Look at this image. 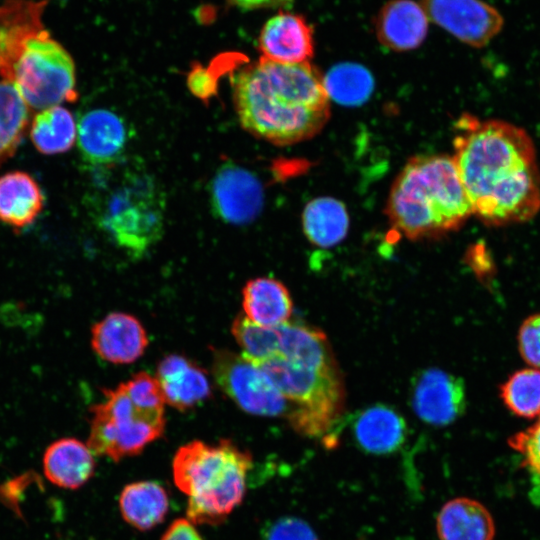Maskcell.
<instances>
[{
	"label": "cell",
	"mask_w": 540,
	"mask_h": 540,
	"mask_svg": "<svg viewBox=\"0 0 540 540\" xmlns=\"http://www.w3.org/2000/svg\"><path fill=\"white\" fill-rule=\"evenodd\" d=\"M44 204L42 191L26 172L12 171L0 176V221L17 229L30 225Z\"/></svg>",
	"instance_id": "cell-22"
},
{
	"label": "cell",
	"mask_w": 540,
	"mask_h": 540,
	"mask_svg": "<svg viewBox=\"0 0 540 540\" xmlns=\"http://www.w3.org/2000/svg\"><path fill=\"white\" fill-rule=\"evenodd\" d=\"M265 540H318L312 528L296 517H283L269 525Z\"/></svg>",
	"instance_id": "cell-31"
},
{
	"label": "cell",
	"mask_w": 540,
	"mask_h": 540,
	"mask_svg": "<svg viewBox=\"0 0 540 540\" xmlns=\"http://www.w3.org/2000/svg\"><path fill=\"white\" fill-rule=\"evenodd\" d=\"M436 531L439 540H494L496 533L487 507L468 497L451 499L442 506Z\"/></svg>",
	"instance_id": "cell-20"
},
{
	"label": "cell",
	"mask_w": 540,
	"mask_h": 540,
	"mask_svg": "<svg viewBox=\"0 0 540 540\" xmlns=\"http://www.w3.org/2000/svg\"><path fill=\"white\" fill-rule=\"evenodd\" d=\"M499 390L504 405L513 414L526 419L540 415V369L530 367L515 371Z\"/></svg>",
	"instance_id": "cell-28"
},
{
	"label": "cell",
	"mask_w": 540,
	"mask_h": 540,
	"mask_svg": "<svg viewBox=\"0 0 540 540\" xmlns=\"http://www.w3.org/2000/svg\"><path fill=\"white\" fill-rule=\"evenodd\" d=\"M327 95L338 103L356 106L368 99L374 88L370 72L355 63H341L323 77Z\"/></svg>",
	"instance_id": "cell-27"
},
{
	"label": "cell",
	"mask_w": 540,
	"mask_h": 540,
	"mask_svg": "<svg viewBox=\"0 0 540 540\" xmlns=\"http://www.w3.org/2000/svg\"><path fill=\"white\" fill-rule=\"evenodd\" d=\"M428 21L420 3L413 0H390L376 16V36L379 42L390 50L410 51L425 40Z\"/></svg>",
	"instance_id": "cell-16"
},
{
	"label": "cell",
	"mask_w": 540,
	"mask_h": 540,
	"mask_svg": "<svg viewBox=\"0 0 540 540\" xmlns=\"http://www.w3.org/2000/svg\"><path fill=\"white\" fill-rule=\"evenodd\" d=\"M303 231L314 245L329 248L347 235L349 216L345 205L332 197L311 200L302 214Z\"/></svg>",
	"instance_id": "cell-24"
},
{
	"label": "cell",
	"mask_w": 540,
	"mask_h": 540,
	"mask_svg": "<svg viewBox=\"0 0 540 540\" xmlns=\"http://www.w3.org/2000/svg\"><path fill=\"white\" fill-rule=\"evenodd\" d=\"M472 259V268L482 281H487L492 277L494 268L485 250L477 247V250H473Z\"/></svg>",
	"instance_id": "cell-34"
},
{
	"label": "cell",
	"mask_w": 540,
	"mask_h": 540,
	"mask_svg": "<svg viewBox=\"0 0 540 540\" xmlns=\"http://www.w3.org/2000/svg\"><path fill=\"white\" fill-rule=\"evenodd\" d=\"M252 460L250 452L227 439L181 446L172 474L176 487L188 497L187 519L198 525L223 523L244 498Z\"/></svg>",
	"instance_id": "cell-6"
},
{
	"label": "cell",
	"mask_w": 540,
	"mask_h": 540,
	"mask_svg": "<svg viewBox=\"0 0 540 540\" xmlns=\"http://www.w3.org/2000/svg\"><path fill=\"white\" fill-rule=\"evenodd\" d=\"M188 86L193 94L206 99L215 92V84L206 69L198 67L193 69L188 76Z\"/></svg>",
	"instance_id": "cell-32"
},
{
	"label": "cell",
	"mask_w": 540,
	"mask_h": 540,
	"mask_svg": "<svg viewBox=\"0 0 540 540\" xmlns=\"http://www.w3.org/2000/svg\"><path fill=\"white\" fill-rule=\"evenodd\" d=\"M96 463L89 446L73 437L52 442L43 455V471L54 485L78 489L94 475Z\"/></svg>",
	"instance_id": "cell-19"
},
{
	"label": "cell",
	"mask_w": 540,
	"mask_h": 540,
	"mask_svg": "<svg viewBox=\"0 0 540 540\" xmlns=\"http://www.w3.org/2000/svg\"><path fill=\"white\" fill-rule=\"evenodd\" d=\"M49 1L6 0L0 5V76L37 111L78 97L74 60L43 22Z\"/></svg>",
	"instance_id": "cell-4"
},
{
	"label": "cell",
	"mask_w": 540,
	"mask_h": 540,
	"mask_svg": "<svg viewBox=\"0 0 540 540\" xmlns=\"http://www.w3.org/2000/svg\"><path fill=\"white\" fill-rule=\"evenodd\" d=\"M410 402L415 414L425 423L449 425L465 411L464 382L439 368L424 369L412 379Z\"/></svg>",
	"instance_id": "cell-12"
},
{
	"label": "cell",
	"mask_w": 540,
	"mask_h": 540,
	"mask_svg": "<svg viewBox=\"0 0 540 540\" xmlns=\"http://www.w3.org/2000/svg\"><path fill=\"white\" fill-rule=\"evenodd\" d=\"M77 146L82 158L91 165L112 167L118 164L128 141L124 120L107 109L84 113L77 124Z\"/></svg>",
	"instance_id": "cell-13"
},
{
	"label": "cell",
	"mask_w": 540,
	"mask_h": 540,
	"mask_svg": "<svg viewBox=\"0 0 540 540\" xmlns=\"http://www.w3.org/2000/svg\"><path fill=\"white\" fill-rule=\"evenodd\" d=\"M274 353L255 364L289 404L290 426L306 437L324 436L345 408V386L328 339L321 330L297 322L277 326Z\"/></svg>",
	"instance_id": "cell-3"
},
{
	"label": "cell",
	"mask_w": 540,
	"mask_h": 540,
	"mask_svg": "<svg viewBox=\"0 0 540 540\" xmlns=\"http://www.w3.org/2000/svg\"><path fill=\"white\" fill-rule=\"evenodd\" d=\"M386 213L393 227L412 240L460 228L473 213L453 157L411 158L391 187Z\"/></svg>",
	"instance_id": "cell-5"
},
{
	"label": "cell",
	"mask_w": 540,
	"mask_h": 540,
	"mask_svg": "<svg viewBox=\"0 0 540 540\" xmlns=\"http://www.w3.org/2000/svg\"><path fill=\"white\" fill-rule=\"evenodd\" d=\"M508 445L521 456L522 466L540 479V415L532 425L513 434Z\"/></svg>",
	"instance_id": "cell-29"
},
{
	"label": "cell",
	"mask_w": 540,
	"mask_h": 540,
	"mask_svg": "<svg viewBox=\"0 0 540 540\" xmlns=\"http://www.w3.org/2000/svg\"><path fill=\"white\" fill-rule=\"evenodd\" d=\"M429 20L472 47L487 45L502 29L500 12L482 0H422Z\"/></svg>",
	"instance_id": "cell-10"
},
{
	"label": "cell",
	"mask_w": 540,
	"mask_h": 540,
	"mask_svg": "<svg viewBox=\"0 0 540 540\" xmlns=\"http://www.w3.org/2000/svg\"><path fill=\"white\" fill-rule=\"evenodd\" d=\"M76 136L77 125L73 115L60 105L38 111L31 123V141L44 155L68 151L75 143Z\"/></svg>",
	"instance_id": "cell-25"
},
{
	"label": "cell",
	"mask_w": 540,
	"mask_h": 540,
	"mask_svg": "<svg viewBox=\"0 0 540 540\" xmlns=\"http://www.w3.org/2000/svg\"><path fill=\"white\" fill-rule=\"evenodd\" d=\"M230 5L242 10L275 8L286 6L293 0H226Z\"/></svg>",
	"instance_id": "cell-35"
},
{
	"label": "cell",
	"mask_w": 540,
	"mask_h": 540,
	"mask_svg": "<svg viewBox=\"0 0 540 540\" xmlns=\"http://www.w3.org/2000/svg\"><path fill=\"white\" fill-rule=\"evenodd\" d=\"M352 433L360 449L384 455L399 450L403 445L407 437V424L393 407L375 404L354 415Z\"/></svg>",
	"instance_id": "cell-18"
},
{
	"label": "cell",
	"mask_w": 540,
	"mask_h": 540,
	"mask_svg": "<svg viewBox=\"0 0 540 540\" xmlns=\"http://www.w3.org/2000/svg\"><path fill=\"white\" fill-rule=\"evenodd\" d=\"M517 341L523 360L531 367L540 369V313L533 314L522 322Z\"/></svg>",
	"instance_id": "cell-30"
},
{
	"label": "cell",
	"mask_w": 540,
	"mask_h": 540,
	"mask_svg": "<svg viewBox=\"0 0 540 540\" xmlns=\"http://www.w3.org/2000/svg\"><path fill=\"white\" fill-rule=\"evenodd\" d=\"M244 316L263 327H276L289 321L293 302L286 286L271 277L249 280L242 290Z\"/></svg>",
	"instance_id": "cell-21"
},
{
	"label": "cell",
	"mask_w": 540,
	"mask_h": 540,
	"mask_svg": "<svg viewBox=\"0 0 540 540\" xmlns=\"http://www.w3.org/2000/svg\"><path fill=\"white\" fill-rule=\"evenodd\" d=\"M209 195L216 217L234 225L255 220L264 202L263 187L257 176L232 162L217 169L209 186Z\"/></svg>",
	"instance_id": "cell-11"
},
{
	"label": "cell",
	"mask_w": 540,
	"mask_h": 540,
	"mask_svg": "<svg viewBox=\"0 0 540 540\" xmlns=\"http://www.w3.org/2000/svg\"><path fill=\"white\" fill-rule=\"evenodd\" d=\"M122 518L140 531H148L164 521L169 511L166 489L156 481L126 485L119 497Z\"/></svg>",
	"instance_id": "cell-23"
},
{
	"label": "cell",
	"mask_w": 540,
	"mask_h": 540,
	"mask_svg": "<svg viewBox=\"0 0 540 540\" xmlns=\"http://www.w3.org/2000/svg\"><path fill=\"white\" fill-rule=\"evenodd\" d=\"M29 108L16 88L0 80V165L11 157L27 129Z\"/></svg>",
	"instance_id": "cell-26"
},
{
	"label": "cell",
	"mask_w": 540,
	"mask_h": 540,
	"mask_svg": "<svg viewBox=\"0 0 540 540\" xmlns=\"http://www.w3.org/2000/svg\"><path fill=\"white\" fill-rule=\"evenodd\" d=\"M104 399L91 408L87 445L113 461L140 454L165 430L164 410L136 404L123 384L103 390Z\"/></svg>",
	"instance_id": "cell-8"
},
{
	"label": "cell",
	"mask_w": 540,
	"mask_h": 540,
	"mask_svg": "<svg viewBox=\"0 0 540 540\" xmlns=\"http://www.w3.org/2000/svg\"><path fill=\"white\" fill-rule=\"evenodd\" d=\"M212 374L217 386L243 411L265 417L287 415V400L263 370L242 354L213 349Z\"/></svg>",
	"instance_id": "cell-9"
},
{
	"label": "cell",
	"mask_w": 540,
	"mask_h": 540,
	"mask_svg": "<svg viewBox=\"0 0 540 540\" xmlns=\"http://www.w3.org/2000/svg\"><path fill=\"white\" fill-rule=\"evenodd\" d=\"M455 161L472 213L488 226L529 221L540 210V170L528 133L502 120L462 118Z\"/></svg>",
	"instance_id": "cell-1"
},
{
	"label": "cell",
	"mask_w": 540,
	"mask_h": 540,
	"mask_svg": "<svg viewBox=\"0 0 540 540\" xmlns=\"http://www.w3.org/2000/svg\"><path fill=\"white\" fill-rule=\"evenodd\" d=\"M261 57L282 64L310 62L314 55L313 29L299 14L280 12L262 27L258 37Z\"/></svg>",
	"instance_id": "cell-14"
},
{
	"label": "cell",
	"mask_w": 540,
	"mask_h": 540,
	"mask_svg": "<svg viewBox=\"0 0 540 540\" xmlns=\"http://www.w3.org/2000/svg\"><path fill=\"white\" fill-rule=\"evenodd\" d=\"M91 346L100 358L109 363L130 364L144 354L148 336L137 318L113 312L93 325Z\"/></svg>",
	"instance_id": "cell-15"
},
{
	"label": "cell",
	"mask_w": 540,
	"mask_h": 540,
	"mask_svg": "<svg viewBox=\"0 0 540 540\" xmlns=\"http://www.w3.org/2000/svg\"><path fill=\"white\" fill-rule=\"evenodd\" d=\"M161 540H203L194 524L188 519L174 520L163 534Z\"/></svg>",
	"instance_id": "cell-33"
},
{
	"label": "cell",
	"mask_w": 540,
	"mask_h": 540,
	"mask_svg": "<svg viewBox=\"0 0 540 540\" xmlns=\"http://www.w3.org/2000/svg\"><path fill=\"white\" fill-rule=\"evenodd\" d=\"M156 379L165 403L179 411L192 409L211 396L206 372L182 355L164 357L158 364Z\"/></svg>",
	"instance_id": "cell-17"
},
{
	"label": "cell",
	"mask_w": 540,
	"mask_h": 540,
	"mask_svg": "<svg viewBox=\"0 0 540 540\" xmlns=\"http://www.w3.org/2000/svg\"><path fill=\"white\" fill-rule=\"evenodd\" d=\"M165 195L151 174L128 167L100 196L96 206L99 226L113 242L133 257H141L161 238Z\"/></svg>",
	"instance_id": "cell-7"
},
{
	"label": "cell",
	"mask_w": 540,
	"mask_h": 540,
	"mask_svg": "<svg viewBox=\"0 0 540 540\" xmlns=\"http://www.w3.org/2000/svg\"><path fill=\"white\" fill-rule=\"evenodd\" d=\"M231 79L242 127L275 145L314 137L330 117L323 76L310 62L282 64L261 57Z\"/></svg>",
	"instance_id": "cell-2"
}]
</instances>
